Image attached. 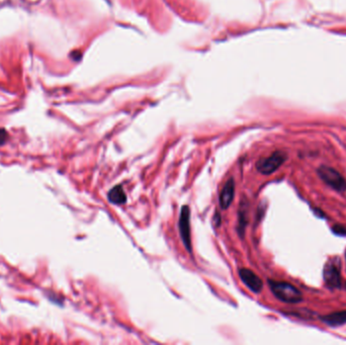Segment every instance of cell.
<instances>
[{"instance_id":"1","label":"cell","mask_w":346,"mask_h":345,"mask_svg":"<svg viewBox=\"0 0 346 345\" xmlns=\"http://www.w3.org/2000/svg\"><path fill=\"white\" fill-rule=\"evenodd\" d=\"M268 285L270 287L271 291H273L276 297L285 303L296 304L302 302L303 300L302 292L288 283L269 280Z\"/></svg>"},{"instance_id":"2","label":"cell","mask_w":346,"mask_h":345,"mask_svg":"<svg viewBox=\"0 0 346 345\" xmlns=\"http://www.w3.org/2000/svg\"><path fill=\"white\" fill-rule=\"evenodd\" d=\"M288 159L287 153L283 151H277L266 158H262L257 161L256 169L264 175H269L277 171Z\"/></svg>"},{"instance_id":"3","label":"cell","mask_w":346,"mask_h":345,"mask_svg":"<svg viewBox=\"0 0 346 345\" xmlns=\"http://www.w3.org/2000/svg\"><path fill=\"white\" fill-rule=\"evenodd\" d=\"M318 174L321 179L336 191L344 192L346 190V179L334 168L321 166L318 169Z\"/></svg>"},{"instance_id":"4","label":"cell","mask_w":346,"mask_h":345,"mask_svg":"<svg viewBox=\"0 0 346 345\" xmlns=\"http://www.w3.org/2000/svg\"><path fill=\"white\" fill-rule=\"evenodd\" d=\"M179 231L182 242L185 246L186 250L191 253L192 245H191V236H190V210L187 206H184L181 209L179 217Z\"/></svg>"},{"instance_id":"5","label":"cell","mask_w":346,"mask_h":345,"mask_svg":"<svg viewBox=\"0 0 346 345\" xmlns=\"http://www.w3.org/2000/svg\"><path fill=\"white\" fill-rule=\"evenodd\" d=\"M324 281L330 288H338L341 286L340 265L334 260H330L324 267Z\"/></svg>"},{"instance_id":"6","label":"cell","mask_w":346,"mask_h":345,"mask_svg":"<svg viewBox=\"0 0 346 345\" xmlns=\"http://www.w3.org/2000/svg\"><path fill=\"white\" fill-rule=\"evenodd\" d=\"M239 277L243 284L254 292H260L263 288V283L261 279L253 273L251 269L241 268L239 270Z\"/></svg>"},{"instance_id":"7","label":"cell","mask_w":346,"mask_h":345,"mask_svg":"<svg viewBox=\"0 0 346 345\" xmlns=\"http://www.w3.org/2000/svg\"><path fill=\"white\" fill-rule=\"evenodd\" d=\"M234 195H235V181L231 177L225 183L224 187L222 188V191L220 193V198H219L220 207L223 210H227L234 200Z\"/></svg>"},{"instance_id":"8","label":"cell","mask_w":346,"mask_h":345,"mask_svg":"<svg viewBox=\"0 0 346 345\" xmlns=\"http://www.w3.org/2000/svg\"><path fill=\"white\" fill-rule=\"evenodd\" d=\"M322 322L326 323L329 326H340L346 323V311L335 312L329 315L320 316Z\"/></svg>"},{"instance_id":"9","label":"cell","mask_w":346,"mask_h":345,"mask_svg":"<svg viewBox=\"0 0 346 345\" xmlns=\"http://www.w3.org/2000/svg\"><path fill=\"white\" fill-rule=\"evenodd\" d=\"M108 198L110 202L115 205H122L127 202V194L123 191L121 185H116L112 188L108 194Z\"/></svg>"},{"instance_id":"10","label":"cell","mask_w":346,"mask_h":345,"mask_svg":"<svg viewBox=\"0 0 346 345\" xmlns=\"http://www.w3.org/2000/svg\"><path fill=\"white\" fill-rule=\"evenodd\" d=\"M332 230L333 232L336 234V235H339V236H346V226H343V225H335L332 227Z\"/></svg>"},{"instance_id":"11","label":"cell","mask_w":346,"mask_h":345,"mask_svg":"<svg viewBox=\"0 0 346 345\" xmlns=\"http://www.w3.org/2000/svg\"><path fill=\"white\" fill-rule=\"evenodd\" d=\"M7 139V133L4 130H0V145L3 144Z\"/></svg>"},{"instance_id":"12","label":"cell","mask_w":346,"mask_h":345,"mask_svg":"<svg viewBox=\"0 0 346 345\" xmlns=\"http://www.w3.org/2000/svg\"><path fill=\"white\" fill-rule=\"evenodd\" d=\"M345 288H346V284H345Z\"/></svg>"}]
</instances>
